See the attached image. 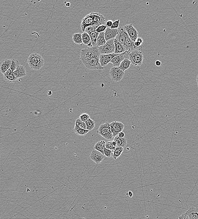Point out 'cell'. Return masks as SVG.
Listing matches in <instances>:
<instances>
[{
	"instance_id": "52a82bcc",
	"label": "cell",
	"mask_w": 198,
	"mask_h": 219,
	"mask_svg": "<svg viewBox=\"0 0 198 219\" xmlns=\"http://www.w3.org/2000/svg\"><path fill=\"white\" fill-rule=\"evenodd\" d=\"M109 74L111 80L116 82L121 81L124 76V72L120 69L119 67H116L111 68Z\"/></svg>"
},
{
	"instance_id": "7bdbcfd3",
	"label": "cell",
	"mask_w": 198,
	"mask_h": 219,
	"mask_svg": "<svg viewBox=\"0 0 198 219\" xmlns=\"http://www.w3.org/2000/svg\"><path fill=\"white\" fill-rule=\"evenodd\" d=\"M127 195H128L129 197L132 198V196H133V194L132 193V191H129L128 192V194H127Z\"/></svg>"
},
{
	"instance_id": "74e56055",
	"label": "cell",
	"mask_w": 198,
	"mask_h": 219,
	"mask_svg": "<svg viewBox=\"0 0 198 219\" xmlns=\"http://www.w3.org/2000/svg\"><path fill=\"white\" fill-rule=\"evenodd\" d=\"M178 219H189V216H188L187 214H186V213H185L180 216Z\"/></svg>"
},
{
	"instance_id": "30bf717a",
	"label": "cell",
	"mask_w": 198,
	"mask_h": 219,
	"mask_svg": "<svg viewBox=\"0 0 198 219\" xmlns=\"http://www.w3.org/2000/svg\"><path fill=\"white\" fill-rule=\"evenodd\" d=\"M110 126L113 137L118 135L120 132H122L124 128V125L122 123L116 121L110 123Z\"/></svg>"
},
{
	"instance_id": "f546056e",
	"label": "cell",
	"mask_w": 198,
	"mask_h": 219,
	"mask_svg": "<svg viewBox=\"0 0 198 219\" xmlns=\"http://www.w3.org/2000/svg\"><path fill=\"white\" fill-rule=\"evenodd\" d=\"M20 65V63L19 61L16 59H13L12 60V62L10 69L12 72H14L16 70V69Z\"/></svg>"
},
{
	"instance_id": "d4e9b609",
	"label": "cell",
	"mask_w": 198,
	"mask_h": 219,
	"mask_svg": "<svg viewBox=\"0 0 198 219\" xmlns=\"http://www.w3.org/2000/svg\"><path fill=\"white\" fill-rule=\"evenodd\" d=\"M104 32L99 33L97 39V45L98 47L102 46L106 43L104 37Z\"/></svg>"
},
{
	"instance_id": "d590c367",
	"label": "cell",
	"mask_w": 198,
	"mask_h": 219,
	"mask_svg": "<svg viewBox=\"0 0 198 219\" xmlns=\"http://www.w3.org/2000/svg\"><path fill=\"white\" fill-rule=\"evenodd\" d=\"M120 20H117L114 21L113 22V24L110 28L111 29H116L119 28V25Z\"/></svg>"
},
{
	"instance_id": "277c9868",
	"label": "cell",
	"mask_w": 198,
	"mask_h": 219,
	"mask_svg": "<svg viewBox=\"0 0 198 219\" xmlns=\"http://www.w3.org/2000/svg\"><path fill=\"white\" fill-rule=\"evenodd\" d=\"M141 49L134 50L129 54V60L134 66H141L143 63V54Z\"/></svg>"
},
{
	"instance_id": "836d02e7",
	"label": "cell",
	"mask_w": 198,
	"mask_h": 219,
	"mask_svg": "<svg viewBox=\"0 0 198 219\" xmlns=\"http://www.w3.org/2000/svg\"><path fill=\"white\" fill-rule=\"evenodd\" d=\"M106 26L105 25H101L97 27L96 29V32L97 33H100L104 32L105 31L107 28Z\"/></svg>"
},
{
	"instance_id": "2e32d148",
	"label": "cell",
	"mask_w": 198,
	"mask_h": 219,
	"mask_svg": "<svg viewBox=\"0 0 198 219\" xmlns=\"http://www.w3.org/2000/svg\"><path fill=\"white\" fill-rule=\"evenodd\" d=\"M124 47L125 48L126 50L127 51H128L129 53H130L132 51H134V50H138V49H141V47L140 48L136 47L134 46V43L133 41H132V40L130 39V37H129L128 35L126 39L125 43L124 45Z\"/></svg>"
},
{
	"instance_id": "9a60e30c",
	"label": "cell",
	"mask_w": 198,
	"mask_h": 219,
	"mask_svg": "<svg viewBox=\"0 0 198 219\" xmlns=\"http://www.w3.org/2000/svg\"><path fill=\"white\" fill-rule=\"evenodd\" d=\"M118 33V29H111L110 28H107L104 33V37L105 41H107L112 39H115Z\"/></svg>"
},
{
	"instance_id": "8fae6325",
	"label": "cell",
	"mask_w": 198,
	"mask_h": 219,
	"mask_svg": "<svg viewBox=\"0 0 198 219\" xmlns=\"http://www.w3.org/2000/svg\"><path fill=\"white\" fill-rule=\"evenodd\" d=\"M129 54L130 53L127 51H126L124 53L118 55L114 57L111 61V63L113 64L114 67H119L120 64L124 59H129Z\"/></svg>"
},
{
	"instance_id": "6da1fadb",
	"label": "cell",
	"mask_w": 198,
	"mask_h": 219,
	"mask_svg": "<svg viewBox=\"0 0 198 219\" xmlns=\"http://www.w3.org/2000/svg\"><path fill=\"white\" fill-rule=\"evenodd\" d=\"M100 52L97 46L82 49L80 59L86 68L90 70H102L100 62Z\"/></svg>"
},
{
	"instance_id": "9c48e42d",
	"label": "cell",
	"mask_w": 198,
	"mask_h": 219,
	"mask_svg": "<svg viewBox=\"0 0 198 219\" xmlns=\"http://www.w3.org/2000/svg\"><path fill=\"white\" fill-rule=\"evenodd\" d=\"M123 27L128 35L129 37L134 43L138 37V32L137 30L132 24H126Z\"/></svg>"
},
{
	"instance_id": "e575fe53",
	"label": "cell",
	"mask_w": 198,
	"mask_h": 219,
	"mask_svg": "<svg viewBox=\"0 0 198 219\" xmlns=\"http://www.w3.org/2000/svg\"><path fill=\"white\" fill-rule=\"evenodd\" d=\"M104 156H105L106 157L110 158L113 156V152L112 151L110 150L107 149V148L105 147L104 149Z\"/></svg>"
},
{
	"instance_id": "ee69618b",
	"label": "cell",
	"mask_w": 198,
	"mask_h": 219,
	"mask_svg": "<svg viewBox=\"0 0 198 219\" xmlns=\"http://www.w3.org/2000/svg\"><path fill=\"white\" fill-rule=\"evenodd\" d=\"M70 6H71V3H69V2H68V3H67L66 4V6L67 7H70Z\"/></svg>"
},
{
	"instance_id": "3957f363",
	"label": "cell",
	"mask_w": 198,
	"mask_h": 219,
	"mask_svg": "<svg viewBox=\"0 0 198 219\" xmlns=\"http://www.w3.org/2000/svg\"><path fill=\"white\" fill-rule=\"evenodd\" d=\"M28 63L31 69L38 70L44 65V61L42 56L37 53H32L28 58Z\"/></svg>"
},
{
	"instance_id": "cb8c5ba5",
	"label": "cell",
	"mask_w": 198,
	"mask_h": 219,
	"mask_svg": "<svg viewBox=\"0 0 198 219\" xmlns=\"http://www.w3.org/2000/svg\"><path fill=\"white\" fill-rule=\"evenodd\" d=\"M113 141L117 143V146L125 147L127 145V139L124 138H120L118 135H116L113 138Z\"/></svg>"
},
{
	"instance_id": "8d00e7d4",
	"label": "cell",
	"mask_w": 198,
	"mask_h": 219,
	"mask_svg": "<svg viewBox=\"0 0 198 219\" xmlns=\"http://www.w3.org/2000/svg\"><path fill=\"white\" fill-rule=\"evenodd\" d=\"M105 147L107 149L112 150V147H113V144H112V141H108L105 143Z\"/></svg>"
},
{
	"instance_id": "603a6c76",
	"label": "cell",
	"mask_w": 198,
	"mask_h": 219,
	"mask_svg": "<svg viewBox=\"0 0 198 219\" xmlns=\"http://www.w3.org/2000/svg\"><path fill=\"white\" fill-rule=\"evenodd\" d=\"M131 64V61L129 59H125L121 62L119 68L123 72H124L126 70L130 69Z\"/></svg>"
},
{
	"instance_id": "484cf974",
	"label": "cell",
	"mask_w": 198,
	"mask_h": 219,
	"mask_svg": "<svg viewBox=\"0 0 198 219\" xmlns=\"http://www.w3.org/2000/svg\"><path fill=\"white\" fill-rule=\"evenodd\" d=\"M123 151V147H120V146H117L116 148L113 152V156L112 157L113 158V159L116 160L119 157L121 156V154H122Z\"/></svg>"
},
{
	"instance_id": "f35d334b",
	"label": "cell",
	"mask_w": 198,
	"mask_h": 219,
	"mask_svg": "<svg viewBox=\"0 0 198 219\" xmlns=\"http://www.w3.org/2000/svg\"><path fill=\"white\" fill-rule=\"evenodd\" d=\"M113 22L112 20H108L107 22L105 23V25L107 27L111 28V27L112 26V24H113Z\"/></svg>"
},
{
	"instance_id": "7c38bea8",
	"label": "cell",
	"mask_w": 198,
	"mask_h": 219,
	"mask_svg": "<svg viewBox=\"0 0 198 219\" xmlns=\"http://www.w3.org/2000/svg\"><path fill=\"white\" fill-rule=\"evenodd\" d=\"M119 54H116L113 53L110 54H101L100 57V62L101 66L104 68L111 62L112 60L116 56Z\"/></svg>"
},
{
	"instance_id": "ab89813d",
	"label": "cell",
	"mask_w": 198,
	"mask_h": 219,
	"mask_svg": "<svg viewBox=\"0 0 198 219\" xmlns=\"http://www.w3.org/2000/svg\"><path fill=\"white\" fill-rule=\"evenodd\" d=\"M118 136L119 137H120V138H124V136H125V134H124L123 132H121L119 133L118 135Z\"/></svg>"
},
{
	"instance_id": "ac0fdd59",
	"label": "cell",
	"mask_w": 198,
	"mask_h": 219,
	"mask_svg": "<svg viewBox=\"0 0 198 219\" xmlns=\"http://www.w3.org/2000/svg\"><path fill=\"white\" fill-rule=\"evenodd\" d=\"M3 76L4 80L8 82H14L17 80L16 77L14 76V72L11 71L10 69L3 74Z\"/></svg>"
},
{
	"instance_id": "5b68a950",
	"label": "cell",
	"mask_w": 198,
	"mask_h": 219,
	"mask_svg": "<svg viewBox=\"0 0 198 219\" xmlns=\"http://www.w3.org/2000/svg\"><path fill=\"white\" fill-rule=\"evenodd\" d=\"M97 133L107 139H111L113 138V133L110 126V123L106 122L101 125L98 129Z\"/></svg>"
},
{
	"instance_id": "b9f144b4",
	"label": "cell",
	"mask_w": 198,
	"mask_h": 219,
	"mask_svg": "<svg viewBox=\"0 0 198 219\" xmlns=\"http://www.w3.org/2000/svg\"><path fill=\"white\" fill-rule=\"evenodd\" d=\"M155 65L156 66H161L162 65V62L160 61V60H156V61L155 62Z\"/></svg>"
},
{
	"instance_id": "f6af8a7d",
	"label": "cell",
	"mask_w": 198,
	"mask_h": 219,
	"mask_svg": "<svg viewBox=\"0 0 198 219\" xmlns=\"http://www.w3.org/2000/svg\"><path fill=\"white\" fill-rule=\"evenodd\" d=\"M196 82H197V83L198 87V75L197 76V77H196Z\"/></svg>"
},
{
	"instance_id": "83f0119b",
	"label": "cell",
	"mask_w": 198,
	"mask_h": 219,
	"mask_svg": "<svg viewBox=\"0 0 198 219\" xmlns=\"http://www.w3.org/2000/svg\"><path fill=\"white\" fill-rule=\"evenodd\" d=\"M73 132L76 135H80V136H84V135H86L90 131L87 129H82V128H79V127L75 126L74 129H73Z\"/></svg>"
},
{
	"instance_id": "ffe728a7",
	"label": "cell",
	"mask_w": 198,
	"mask_h": 219,
	"mask_svg": "<svg viewBox=\"0 0 198 219\" xmlns=\"http://www.w3.org/2000/svg\"><path fill=\"white\" fill-rule=\"evenodd\" d=\"M189 219H198V208L196 207L189 208L185 212Z\"/></svg>"
},
{
	"instance_id": "4316f807",
	"label": "cell",
	"mask_w": 198,
	"mask_h": 219,
	"mask_svg": "<svg viewBox=\"0 0 198 219\" xmlns=\"http://www.w3.org/2000/svg\"><path fill=\"white\" fill-rule=\"evenodd\" d=\"M82 42L85 45L88 46L91 43V38L88 33L84 32L82 33Z\"/></svg>"
},
{
	"instance_id": "e0dca14e",
	"label": "cell",
	"mask_w": 198,
	"mask_h": 219,
	"mask_svg": "<svg viewBox=\"0 0 198 219\" xmlns=\"http://www.w3.org/2000/svg\"><path fill=\"white\" fill-rule=\"evenodd\" d=\"M12 60L4 59L0 62V72L4 74L7 71L10 67Z\"/></svg>"
},
{
	"instance_id": "f1b7e54d",
	"label": "cell",
	"mask_w": 198,
	"mask_h": 219,
	"mask_svg": "<svg viewBox=\"0 0 198 219\" xmlns=\"http://www.w3.org/2000/svg\"><path fill=\"white\" fill-rule=\"evenodd\" d=\"M82 33H76L73 35V41L75 43L77 44H81L83 43L82 40Z\"/></svg>"
},
{
	"instance_id": "d6986e66",
	"label": "cell",
	"mask_w": 198,
	"mask_h": 219,
	"mask_svg": "<svg viewBox=\"0 0 198 219\" xmlns=\"http://www.w3.org/2000/svg\"><path fill=\"white\" fill-rule=\"evenodd\" d=\"M114 45H115V51L114 54H120L124 53L126 51L124 46L120 43L117 40L114 39Z\"/></svg>"
},
{
	"instance_id": "7a4b0ae2",
	"label": "cell",
	"mask_w": 198,
	"mask_h": 219,
	"mask_svg": "<svg viewBox=\"0 0 198 219\" xmlns=\"http://www.w3.org/2000/svg\"><path fill=\"white\" fill-rule=\"evenodd\" d=\"M105 24V18L104 16L97 12H91L82 19L81 28L84 32L88 27H98Z\"/></svg>"
},
{
	"instance_id": "ba28073f",
	"label": "cell",
	"mask_w": 198,
	"mask_h": 219,
	"mask_svg": "<svg viewBox=\"0 0 198 219\" xmlns=\"http://www.w3.org/2000/svg\"><path fill=\"white\" fill-rule=\"evenodd\" d=\"M97 27H88L85 29L84 32L88 33L91 38V43L87 46L88 47L97 46V39L99 33L96 32V29Z\"/></svg>"
},
{
	"instance_id": "8992f818",
	"label": "cell",
	"mask_w": 198,
	"mask_h": 219,
	"mask_svg": "<svg viewBox=\"0 0 198 219\" xmlns=\"http://www.w3.org/2000/svg\"><path fill=\"white\" fill-rule=\"evenodd\" d=\"M114 39L106 41L105 44L102 46L98 47L100 54H110L114 53L115 50Z\"/></svg>"
},
{
	"instance_id": "5bb4252c",
	"label": "cell",
	"mask_w": 198,
	"mask_h": 219,
	"mask_svg": "<svg viewBox=\"0 0 198 219\" xmlns=\"http://www.w3.org/2000/svg\"><path fill=\"white\" fill-rule=\"evenodd\" d=\"M128 34L124 27H121L118 28V33L115 39L124 46V43Z\"/></svg>"
},
{
	"instance_id": "60d3db41",
	"label": "cell",
	"mask_w": 198,
	"mask_h": 219,
	"mask_svg": "<svg viewBox=\"0 0 198 219\" xmlns=\"http://www.w3.org/2000/svg\"><path fill=\"white\" fill-rule=\"evenodd\" d=\"M136 41H137V42H139V43H141V44L143 45V39H142V38L141 37H138L137 39L136 40Z\"/></svg>"
},
{
	"instance_id": "1f68e13d",
	"label": "cell",
	"mask_w": 198,
	"mask_h": 219,
	"mask_svg": "<svg viewBox=\"0 0 198 219\" xmlns=\"http://www.w3.org/2000/svg\"><path fill=\"white\" fill-rule=\"evenodd\" d=\"M75 126L79 127V128H82V129H86L85 123L81 121L79 118H77L75 121Z\"/></svg>"
},
{
	"instance_id": "4dcf8cb0",
	"label": "cell",
	"mask_w": 198,
	"mask_h": 219,
	"mask_svg": "<svg viewBox=\"0 0 198 219\" xmlns=\"http://www.w3.org/2000/svg\"><path fill=\"white\" fill-rule=\"evenodd\" d=\"M86 125V129L87 130L91 131L92 129H94L95 126V122L91 119V118L89 119L88 120L85 122Z\"/></svg>"
},
{
	"instance_id": "44dd1931",
	"label": "cell",
	"mask_w": 198,
	"mask_h": 219,
	"mask_svg": "<svg viewBox=\"0 0 198 219\" xmlns=\"http://www.w3.org/2000/svg\"><path fill=\"white\" fill-rule=\"evenodd\" d=\"M14 74L17 79L22 78L26 75V69L23 66L20 65L14 72Z\"/></svg>"
},
{
	"instance_id": "7402d4cb",
	"label": "cell",
	"mask_w": 198,
	"mask_h": 219,
	"mask_svg": "<svg viewBox=\"0 0 198 219\" xmlns=\"http://www.w3.org/2000/svg\"><path fill=\"white\" fill-rule=\"evenodd\" d=\"M105 143L106 142L104 140H101L98 142L94 145V149L102 153L103 155H104V149L105 148Z\"/></svg>"
},
{
	"instance_id": "d6a6232c",
	"label": "cell",
	"mask_w": 198,
	"mask_h": 219,
	"mask_svg": "<svg viewBox=\"0 0 198 219\" xmlns=\"http://www.w3.org/2000/svg\"><path fill=\"white\" fill-rule=\"evenodd\" d=\"M79 118L81 121H83V122H85L90 118V116H89L88 114L83 113L80 115Z\"/></svg>"
},
{
	"instance_id": "4fadbf2b",
	"label": "cell",
	"mask_w": 198,
	"mask_h": 219,
	"mask_svg": "<svg viewBox=\"0 0 198 219\" xmlns=\"http://www.w3.org/2000/svg\"><path fill=\"white\" fill-rule=\"evenodd\" d=\"M90 158L96 164H99L103 161L104 159L105 156L100 152L94 149L92 151L90 155Z\"/></svg>"
}]
</instances>
